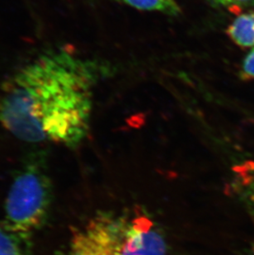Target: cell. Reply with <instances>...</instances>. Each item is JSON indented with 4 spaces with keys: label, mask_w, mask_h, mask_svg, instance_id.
<instances>
[{
    "label": "cell",
    "mask_w": 254,
    "mask_h": 255,
    "mask_svg": "<svg viewBox=\"0 0 254 255\" xmlns=\"http://www.w3.org/2000/svg\"><path fill=\"white\" fill-rule=\"evenodd\" d=\"M94 72L90 63L64 51L44 54L2 89L1 123L25 142L76 146L89 131Z\"/></svg>",
    "instance_id": "cell-1"
},
{
    "label": "cell",
    "mask_w": 254,
    "mask_h": 255,
    "mask_svg": "<svg viewBox=\"0 0 254 255\" xmlns=\"http://www.w3.org/2000/svg\"><path fill=\"white\" fill-rule=\"evenodd\" d=\"M53 191L41 158L29 159L15 176L5 202L4 222L18 231L31 234L46 224Z\"/></svg>",
    "instance_id": "cell-2"
},
{
    "label": "cell",
    "mask_w": 254,
    "mask_h": 255,
    "mask_svg": "<svg viewBox=\"0 0 254 255\" xmlns=\"http://www.w3.org/2000/svg\"><path fill=\"white\" fill-rule=\"evenodd\" d=\"M126 220L101 214L77 231L69 255H122Z\"/></svg>",
    "instance_id": "cell-3"
},
{
    "label": "cell",
    "mask_w": 254,
    "mask_h": 255,
    "mask_svg": "<svg viewBox=\"0 0 254 255\" xmlns=\"http://www.w3.org/2000/svg\"><path fill=\"white\" fill-rule=\"evenodd\" d=\"M122 255H167L164 237L152 220L142 215L126 220Z\"/></svg>",
    "instance_id": "cell-4"
},
{
    "label": "cell",
    "mask_w": 254,
    "mask_h": 255,
    "mask_svg": "<svg viewBox=\"0 0 254 255\" xmlns=\"http://www.w3.org/2000/svg\"><path fill=\"white\" fill-rule=\"evenodd\" d=\"M0 255H33L31 234L0 223Z\"/></svg>",
    "instance_id": "cell-5"
},
{
    "label": "cell",
    "mask_w": 254,
    "mask_h": 255,
    "mask_svg": "<svg viewBox=\"0 0 254 255\" xmlns=\"http://www.w3.org/2000/svg\"><path fill=\"white\" fill-rule=\"evenodd\" d=\"M235 190L254 216V162H245L235 169Z\"/></svg>",
    "instance_id": "cell-6"
},
{
    "label": "cell",
    "mask_w": 254,
    "mask_h": 255,
    "mask_svg": "<svg viewBox=\"0 0 254 255\" xmlns=\"http://www.w3.org/2000/svg\"><path fill=\"white\" fill-rule=\"evenodd\" d=\"M231 40L241 47L254 46V12H245L238 16L226 31Z\"/></svg>",
    "instance_id": "cell-7"
},
{
    "label": "cell",
    "mask_w": 254,
    "mask_h": 255,
    "mask_svg": "<svg viewBox=\"0 0 254 255\" xmlns=\"http://www.w3.org/2000/svg\"><path fill=\"white\" fill-rule=\"evenodd\" d=\"M130 7L142 11H154L163 14L177 17L182 10L175 0H120Z\"/></svg>",
    "instance_id": "cell-8"
},
{
    "label": "cell",
    "mask_w": 254,
    "mask_h": 255,
    "mask_svg": "<svg viewBox=\"0 0 254 255\" xmlns=\"http://www.w3.org/2000/svg\"><path fill=\"white\" fill-rule=\"evenodd\" d=\"M243 80L254 79V48L248 54L243 61L242 70L240 73Z\"/></svg>",
    "instance_id": "cell-9"
},
{
    "label": "cell",
    "mask_w": 254,
    "mask_h": 255,
    "mask_svg": "<svg viewBox=\"0 0 254 255\" xmlns=\"http://www.w3.org/2000/svg\"><path fill=\"white\" fill-rule=\"evenodd\" d=\"M213 7H235L254 4V0H207Z\"/></svg>",
    "instance_id": "cell-10"
},
{
    "label": "cell",
    "mask_w": 254,
    "mask_h": 255,
    "mask_svg": "<svg viewBox=\"0 0 254 255\" xmlns=\"http://www.w3.org/2000/svg\"><path fill=\"white\" fill-rule=\"evenodd\" d=\"M240 255H254V241L249 248L243 251Z\"/></svg>",
    "instance_id": "cell-11"
}]
</instances>
